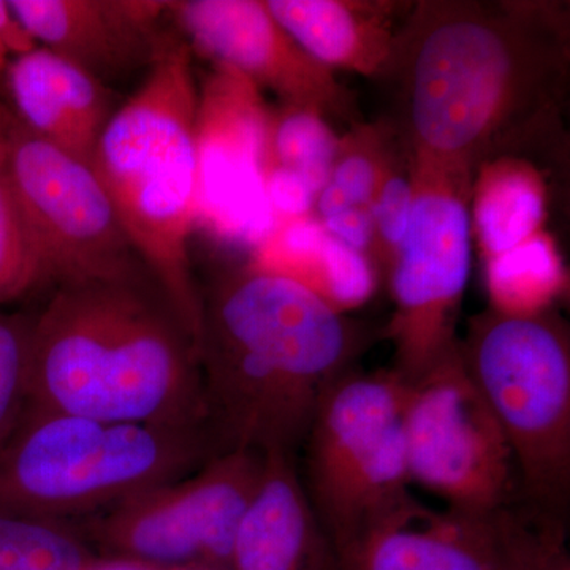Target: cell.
<instances>
[{
  "label": "cell",
  "instance_id": "8992f818",
  "mask_svg": "<svg viewBox=\"0 0 570 570\" xmlns=\"http://www.w3.org/2000/svg\"><path fill=\"white\" fill-rule=\"evenodd\" d=\"M469 377L508 439L521 497L568 519L570 502V340L560 317L491 306L460 340Z\"/></svg>",
  "mask_w": 570,
  "mask_h": 570
},
{
  "label": "cell",
  "instance_id": "7402d4cb",
  "mask_svg": "<svg viewBox=\"0 0 570 570\" xmlns=\"http://www.w3.org/2000/svg\"><path fill=\"white\" fill-rule=\"evenodd\" d=\"M99 561L73 523L0 510V570H94Z\"/></svg>",
  "mask_w": 570,
  "mask_h": 570
},
{
  "label": "cell",
  "instance_id": "f1b7e54d",
  "mask_svg": "<svg viewBox=\"0 0 570 570\" xmlns=\"http://www.w3.org/2000/svg\"><path fill=\"white\" fill-rule=\"evenodd\" d=\"M37 47L39 45L14 13L10 0H0V48L9 55V58H17L36 50Z\"/></svg>",
  "mask_w": 570,
  "mask_h": 570
},
{
  "label": "cell",
  "instance_id": "6da1fadb",
  "mask_svg": "<svg viewBox=\"0 0 570 570\" xmlns=\"http://www.w3.org/2000/svg\"><path fill=\"white\" fill-rule=\"evenodd\" d=\"M564 7L420 0L400 22L387 124L411 163L474 181L557 126L570 58Z\"/></svg>",
  "mask_w": 570,
  "mask_h": 570
},
{
  "label": "cell",
  "instance_id": "44dd1931",
  "mask_svg": "<svg viewBox=\"0 0 570 570\" xmlns=\"http://www.w3.org/2000/svg\"><path fill=\"white\" fill-rule=\"evenodd\" d=\"M397 137L387 122L377 126L355 124L341 138L332 174L316 198L317 219L344 209H371L390 160L395 156Z\"/></svg>",
  "mask_w": 570,
  "mask_h": 570
},
{
  "label": "cell",
  "instance_id": "d4e9b609",
  "mask_svg": "<svg viewBox=\"0 0 570 570\" xmlns=\"http://www.w3.org/2000/svg\"><path fill=\"white\" fill-rule=\"evenodd\" d=\"M50 285L28 220L0 168V309Z\"/></svg>",
  "mask_w": 570,
  "mask_h": 570
},
{
  "label": "cell",
  "instance_id": "9c48e42d",
  "mask_svg": "<svg viewBox=\"0 0 570 570\" xmlns=\"http://www.w3.org/2000/svg\"><path fill=\"white\" fill-rule=\"evenodd\" d=\"M414 204L389 266L393 370L414 382L456 347V321L471 272L472 179L412 164Z\"/></svg>",
  "mask_w": 570,
  "mask_h": 570
},
{
  "label": "cell",
  "instance_id": "30bf717a",
  "mask_svg": "<svg viewBox=\"0 0 570 570\" xmlns=\"http://www.w3.org/2000/svg\"><path fill=\"white\" fill-rule=\"evenodd\" d=\"M403 438L409 479L449 509H497L521 497L512 450L456 347L407 382Z\"/></svg>",
  "mask_w": 570,
  "mask_h": 570
},
{
  "label": "cell",
  "instance_id": "9a60e30c",
  "mask_svg": "<svg viewBox=\"0 0 570 570\" xmlns=\"http://www.w3.org/2000/svg\"><path fill=\"white\" fill-rule=\"evenodd\" d=\"M32 39L100 81L148 70L167 33L170 2L156 0H10Z\"/></svg>",
  "mask_w": 570,
  "mask_h": 570
},
{
  "label": "cell",
  "instance_id": "52a82bcc",
  "mask_svg": "<svg viewBox=\"0 0 570 570\" xmlns=\"http://www.w3.org/2000/svg\"><path fill=\"white\" fill-rule=\"evenodd\" d=\"M406 393L407 382L393 367H352L318 403L302 445V480L332 551L404 523L423 508L409 491Z\"/></svg>",
  "mask_w": 570,
  "mask_h": 570
},
{
  "label": "cell",
  "instance_id": "3957f363",
  "mask_svg": "<svg viewBox=\"0 0 570 570\" xmlns=\"http://www.w3.org/2000/svg\"><path fill=\"white\" fill-rule=\"evenodd\" d=\"M29 407L206 428L197 340L149 273L56 285L32 316Z\"/></svg>",
  "mask_w": 570,
  "mask_h": 570
},
{
  "label": "cell",
  "instance_id": "2e32d148",
  "mask_svg": "<svg viewBox=\"0 0 570 570\" xmlns=\"http://www.w3.org/2000/svg\"><path fill=\"white\" fill-rule=\"evenodd\" d=\"M3 85L17 121L40 140L91 164L112 112L107 86L47 48L10 58Z\"/></svg>",
  "mask_w": 570,
  "mask_h": 570
},
{
  "label": "cell",
  "instance_id": "83f0119b",
  "mask_svg": "<svg viewBox=\"0 0 570 570\" xmlns=\"http://www.w3.org/2000/svg\"><path fill=\"white\" fill-rule=\"evenodd\" d=\"M266 205L275 224L313 216L316 190L303 176L276 165L264 167Z\"/></svg>",
  "mask_w": 570,
  "mask_h": 570
},
{
  "label": "cell",
  "instance_id": "4dcf8cb0",
  "mask_svg": "<svg viewBox=\"0 0 570 570\" xmlns=\"http://www.w3.org/2000/svg\"><path fill=\"white\" fill-rule=\"evenodd\" d=\"M550 570H570V554L568 553L562 554L560 560L554 562L553 566H551Z\"/></svg>",
  "mask_w": 570,
  "mask_h": 570
},
{
  "label": "cell",
  "instance_id": "f546056e",
  "mask_svg": "<svg viewBox=\"0 0 570 570\" xmlns=\"http://www.w3.org/2000/svg\"><path fill=\"white\" fill-rule=\"evenodd\" d=\"M11 126H13V118L9 111L6 110L2 102H0V168L6 164L7 149H9V140Z\"/></svg>",
  "mask_w": 570,
  "mask_h": 570
},
{
  "label": "cell",
  "instance_id": "1f68e13d",
  "mask_svg": "<svg viewBox=\"0 0 570 570\" xmlns=\"http://www.w3.org/2000/svg\"><path fill=\"white\" fill-rule=\"evenodd\" d=\"M9 55L0 48V82L3 81V75H6L7 63H9Z\"/></svg>",
  "mask_w": 570,
  "mask_h": 570
},
{
  "label": "cell",
  "instance_id": "7c38bea8",
  "mask_svg": "<svg viewBox=\"0 0 570 570\" xmlns=\"http://www.w3.org/2000/svg\"><path fill=\"white\" fill-rule=\"evenodd\" d=\"M566 543L568 519L527 499L487 510L423 505L404 523L332 551V570H550Z\"/></svg>",
  "mask_w": 570,
  "mask_h": 570
},
{
  "label": "cell",
  "instance_id": "4316f807",
  "mask_svg": "<svg viewBox=\"0 0 570 570\" xmlns=\"http://www.w3.org/2000/svg\"><path fill=\"white\" fill-rule=\"evenodd\" d=\"M414 204V176L406 149L392 157L384 178L379 184L371 213L374 224L373 253L385 266L392 264L397 247L406 235Z\"/></svg>",
  "mask_w": 570,
  "mask_h": 570
},
{
  "label": "cell",
  "instance_id": "ba28073f",
  "mask_svg": "<svg viewBox=\"0 0 570 570\" xmlns=\"http://www.w3.org/2000/svg\"><path fill=\"white\" fill-rule=\"evenodd\" d=\"M264 453H219L186 478L141 491L75 527L100 558L160 570H230L236 531Z\"/></svg>",
  "mask_w": 570,
  "mask_h": 570
},
{
  "label": "cell",
  "instance_id": "5b68a950",
  "mask_svg": "<svg viewBox=\"0 0 570 570\" xmlns=\"http://www.w3.org/2000/svg\"><path fill=\"white\" fill-rule=\"evenodd\" d=\"M214 455L204 426L105 422L28 407L0 448V510L77 523L186 478Z\"/></svg>",
  "mask_w": 570,
  "mask_h": 570
},
{
  "label": "cell",
  "instance_id": "e0dca14e",
  "mask_svg": "<svg viewBox=\"0 0 570 570\" xmlns=\"http://www.w3.org/2000/svg\"><path fill=\"white\" fill-rule=\"evenodd\" d=\"M261 482L247 505L230 570H332V550L296 469L295 453H264Z\"/></svg>",
  "mask_w": 570,
  "mask_h": 570
},
{
  "label": "cell",
  "instance_id": "5bb4252c",
  "mask_svg": "<svg viewBox=\"0 0 570 570\" xmlns=\"http://www.w3.org/2000/svg\"><path fill=\"white\" fill-rule=\"evenodd\" d=\"M168 17L190 51L227 67L281 104L296 105L355 126V99L332 69L294 40L261 0H181Z\"/></svg>",
  "mask_w": 570,
  "mask_h": 570
},
{
  "label": "cell",
  "instance_id": "ac0fdd59",
  "mask_svg": "<svg viewBox=\"0 0 570 570\" xmlns=\"http://www.w3.org/2000/svg\"><path fill=\"white\" fill-rule=\"evenodd\" d=\"M296 43L328 69L379 80L387 69L397 26L395 2L266 0Z\"/></svg>",
  "mask_w": 570,
  "mask_h": 570
},
{
  "label": "cell",
  "instance_id": "d6986e66",
  "mask_svg": "<svg viewBox=\"0 0 570 570\" xmlns=\"http://www.w3.org/2000/svg\"><path fill=\"white\" fill-rule=\"evenodd\" d=\"M249 265L305 285L340 311L363 302L374 285L370 257L330 235L316 216L273 225Z\"/></svg>",
  "mask_w": 570,
  "mask_h": 570
},
{
  "label": "cell",
  "instance_id": "4fadbf2b",
  "mask_svg": "<svg viewBox=\"0 0 570 570\" xmlns=\"http://www.w3.org/2000/svg\"><path fill=\"white\" fill-rule=\"evenodd\" d=\"M268 112L261 89L227 67L198 85V225L224 242L254 247L275 225L264 193Z\"/></svg>",
  "mask_w": 570,
  "mask_h": 570
},
{
  "label": "cell",
  "instance_id": "ffe728a7",
  "mask_svg": "<svg viewBox=\"0 0 570 570\" xmlns=\"http://www.w3.org/2000/svg\"><path fill=\"white\" fill-rule=\"evenodd\" d=\"M471 230L487 261L542 232L546 186L519 156L499 157L479 168L471 187Z\"/></svg>",
  "mask_w": 570,
  "mask_h": 570
},
{
  "label": "cell",
  "instance_id": "603a6c76",
  "mask_svg": "<svg viewBox=\"0 0 570 570\" xmlns=\"http://www.w3.org/2000/svg\"><path fill=\"white\" fill-rule=\"evenodd\" d=\"M487 275L493 307L517 314L546 311L564 279L558 247L543 230L523 245L487 261Z\"/></svg>",
  "mask_w": 570,
  "mask_h": 570
},
{
  "label": "cell",
  "instance_id": "cb8c5ba5",
  "mask_svg": "<svg viewBox=\"0 0 570 570\" xmlns=\"http://www.w3.org/2000/svg\"><path fill=\"white\" fill-rule=\"evenodd\" d=\"M340 145L341 138L316 110L281 104L268 112L265 165L303 176L317 195L328 181Z\"/></svg>",
  "mask_w": 570,
  "mask_h": 570
},
{
  "label": "cell",
  "instance_id": "8fae6325",
  "mask_svg": "<svg viewBox=\"0 0 570 570\" xmlns=\"http://www.w3.org/2000/svg\"><path fill=\"white\" fill-rule=\"evenodd\" d=\"M3 171L52 287L148 273L91 164L33 137L13 118Z\"/></svg>",
  "mask_w": 570,
  "mask_h": 570
},
{
  "label": "cell",
  "instance_id": "484cf974",
  "mask_svg": "<svg viewBox=\"0 0 570 570\" xmlns=\"http://www.w3.org/2000/svg\"><path fill=\"white\" fill-rule=\"evenodd\" d=\"M32 316L0 309V448L29 407Z\"/></svg>",
  "mask_w": 570,
  "mask_h": 570
},
{
  "label": "cell",
  "instance_id": "7a4b0ae2",
  "mask_svg": "<svg viewBox=\"0 0 570 570\" xmlns=\"http://www.w3.org/2000/svg\"><path fill=\"white\" fill-rule=\"evenodd\" d=\"M200 295L197 347L214 453H295L366 333L305 285L249 264Z\"/></svg>",
  "mask_w": 570,
  "mask_h": 570
},
{
  "label": "cell",
  "instance_id": "277c9868",
  "mask_svg": "<svg viewBox=\"0 0 570 570\" xmlns=\"http://www.w3.org/2000/svg\"><path fill=\"white\" fill-rule=\"evenodd\" d=\"M197 100L194 52L167 36L140 88L112 112L91 160L135 254L195 340L202 316L190 264L200 200Z\"/></svg>",
  "mask_w": 570,
  "mask_h": 570
}]
</instances>
